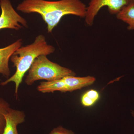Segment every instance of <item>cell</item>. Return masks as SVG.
I'll return each instance as SVG.
<instances>
[{
	"label": "cell",
	"instance_id": "cell-1",
	"mask_svg": "<svg viewBox=\"0 0 134 134\" xmlns=\"http://www.w3.org/2000/svg\"><path fill=\"white\" fill-rule=\"evenodd\" d=\"M86 8L80 0H24L18 5L17 10L25 14L40 15L47 25L49 33H52L65 16L73 15L85 18Z\"/></svg>",
	"mask_w": 134,
	"mask_h": 134
},
{
	"label": "cell",
	"instance_id": "cell-5",
	"mask_svg": "<svg viewBox=\"0 0 134 134\" xmlns=\"http://www.w3.org/2000/svg\"><path fill=\"white\" fill-rule=\"evenodd\" d=\"M130 2L131 0H91L86 8L85 23L88 26H91L98 13L104 7H108L110 14L117 15Z\"/></svg>",
	"mask_w": 134,
	"mask_h": 134
},
{
	"label": "cell",
	"instance_id": "cell-7",
	"mask_svg": "<svg viewBox=\"0 0 134 134\" xmlns=\"http://www.w3.org/2000/svg\"><path fill=\"white\" fill-rule=\"evenodd\" d=\"M22 40H18L12 44L3 48H0V74L9 78L10 75L9 61L12 54L21 46Z\"/></svg>",
	"mask_w": 134,
	"mask_h": 134
},
{
	"label": "cell",
	"instance_id": "cell-15",
	"mask_svg": "<svg viewBox=\"0 0 134 134\" xmlns=\"http://www.w3.org/2000/svg\"><path fill=\"white\" fill-rule=\"evenodd\" d=\"M131 2L134 3V0H131Z\"/></svg>",
	"mask_w": 134,
	"mask_h": 134
},
{
	"label": "cell",
	"instance_id": "cell-8",
	"mask_svg": "<svg viewBox=\"0 0 134 134\" xmlns=\"http://www.w3.org/2000/svg\"><path fill=\"white\" fill-rule=\"evenodd\" d=\"M62 79L67 86L68 92L80 90L83 87L91 85L96 80L93 76L77 77L74 76H65Z\"/></svg>",
	"mask_w": 134,
	"mask_h": 134
},
{
	"label": "cell",
	"instance_id": "cell-10",
	"mask_svg": "<svg viewBox=\"0 0 134 134\" xmlns=\"http://www.w3.org/2000/svg\"><path fill=\"white\" fill-rule=\"evenodd\" d=\"M117 19L127 24L128 30H134V3L130 2L116 15Z\"/></svg>",
	"mask_w": 134,
	"mask_h": 134
},
{
	"label": "cell",
	"instance_id": "cell-9",
	"mask_svg": "<svg viewBox=\"0 0 134 134\" xmlns=\"http://www.w3.org/2000/svg\"><path fill=\"white\" fill-rule=\"evenodd\" d=\"M38 91L43 93H53L59 91L62 92H68L67 86L62 78L51 81H43L38 86Z\"/></svg>",
	"mask_w": 134,
	"mask_h": 134
},
{
	"label": "cell",
	"instance_id": "cell-2",
	"mask_svg": "<svg viewBox=\"0 0 134 134\" xmlns=\"http://www.w3.org/2000/svg\"><path fill=\"white\" fill-rule=\"evenodd\" d=\"M55 51L54 47L48 44L45 37L42 34L37 36L33 43L20 47L14 53L10 60L15 67V74L1 85L5 86L10 82L15 85V96L17 98L18 89L25 75L31 67L36 58L40 55H50Z\"/></svg>",
	"mask_w": 134,
	"mask_h": 134
},
{
	"label": "cell",
	"instance_id": "cell-3",
	"mask_svg": "<svg viewBox=\"0 0 134 134\" xmlns=\"http://www.w3.org/2000/svg\"><path fill=\"white\" fill-rule=\"evenodd\" d=\"M28 71L25 79L28 85H31L38 80L51 81L68 76L76 75L71 70L52 62L46 55H40L36 58Z\"/></svg>",
	"mask_w": 134,
	"mask_h": 134
},
{
	"label": "cell",
	"instance_id": "cell-12",
	"mask_svg": "<svg viewBox=\"0 0 134 134\" xmlns=\"http://www.w3.org/2000/svg\"><path fill=\"white\" fill-rule=\"evenodd\" d=\"M10 108L9 103L4 99L0 98V134H3L5 126L4 114Z\"/></svg>",
	"mask_w": 134,
	"mask_h": 134
},
{
	"label": "cell",
	"instance_id": "cell-6",
	"mask_svg": "<svg viewBox=\"0 0 134 134\" xmlns=\"http://www.w3.org/2000/svg\"><path fill=\"white\" fill-rule=\"evenodd\" d=\"M5 126L3 134H19L17 126L25 120L24 112L10 108L4 114Z\"/></svg>",
	"mask_w": 134,
	"mask_h": 134
},
{
	"label": "cell",
	"instance_id": "cell-4",
	"mask_svg": "<svg viewBox=\"0 0 134 134\" xmlns=\"http://www.w3.org/2000/svg\"><path fill=\"white\" fill-rule=\"evenodd\" d=\"M0 30L10 29L18 31L23 27H28L26 19L18 14L10 0H0Z\"/></svg>",
	"mask_w": 134,
	"mask_h": 134
},
{
	"label": "cell",
	"instance_id": "cell-13",
	"mask_svg": "<svg viewBox=\"0 0 134 134\" xmlns=\"http://www.w3.org/2000/svg\"><path fill=\"white\" fill-rule=\"evenodd\" d=\"M49 134H76L72 130L64 128L62 126H59L53 129Z\"/></svg>",
	"mask_w": 134,
	"mask_h": 134
},
{
	"label": "cell",
	"instance_id": "cell-14",
	"mask_svg": "<svg viewBox=\"0 0 134 134\" xmlns=\"http://www.w3.org/2000/svg\"><path fill=\"white\" fill-rule=\"evenodd\" d=\"M131 113H132V116L134 118V111H132Z\"/></svg>",
	"mask_w": 134,
	"mask_h": 134
},
{
	"label": "cell",
	"instance_id": "cell-11",
	"mask_svg": "<svg viewBox=\"0 0 134 134\" xmlns=\"http://www.w3.org/2000/svg\"><path fill=\"white\" fill-rule=\"evenodd\" d=\"M99 96V94L97 91L93 90H89L82 96V104L84 106H91L98 100Z\"/></svg>",
	"mask_w": 134,
	"mask_h": 134
}]
</instances>
